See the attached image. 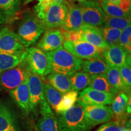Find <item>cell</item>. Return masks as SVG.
Masks as SVG:
<instances>
[{
  "instance_id": "9",
  "label": "cell",
  "mask_w": 131,
  "mask_h": 131,
  "mask_svg": "<svg viewBox=\"0 0 131 131\" xmlns=\"http://www.w3.org/2000/svg\"><path fill=\"white\" fill-rule=\"evenodd\" d=\"M79 101L83 106L85 116L91 127L110 122L114 117L111 106L86 104Z\"/></svg>"
},
{
  "instance_id": "44",
  "label": "cell",
  "mask_w": 131,
  "mask_h": 131,
  "mask_svg": "<svg viewBox=\"0 0 131 131\" xmlns=\"http://www.w3.org/2000/svg\"><path fill=\"white\" fill-rule=\"evenodd\" d=\"M72 1H77V2H79V3H81V2H83V1H85L86 0H72Z\"/></svg>"
},
{
  "instance_id": "12",
  "label": "cell",
  "mask_w": 131,
  "mask_h": 131,
  "mask_svg": "<svg viewBox=\"0 0 131 131\" xmlns=\"http://www.w3.org/2000/svg\"><path fill=\"white\" fill-rule=\"evenodd\" d=\"M28 88L30 101V111L35 112L45 99L43 91V82L38 75L31 73L28 77Z\"/></svg>"
},
{
  "instance_id": "1",
  "label": "cell",
  "mask_w": 131,
  "mask_h": 131,
  "mask_svg": "<svg viewBox=\"0 0 131 131\" xmlns=\"http://www.w3.org/2000/svg\"><path fill=\"white\" fill-rule=\"evenodd\" d=\"M49 70L50 73H57L70 76L81 69L83 60L77 58L66 50L63 46L53 51L46 52Z\"/></svg>"
},
{
  "instance_id": "29",
  "label": "cell",
  "mask_w": 131,
  "mask_h": 131,
  "mask_svg": "<svg viewBox=\"0 0 131 131\" xmlns=\"http://www.w3.org/2000/svg\"><path fill=\"white\" fill-rule=\"evenodd\" d=\"M21 0H0V11L7 18L15 16L20 9Z\"/></svg>"
},
{
  "instance_id": "37",
  "label": "cell",
  "mask_w": 131,
  "mask_h": 131,
  "mask_svg": "<svg viewBox=\"0 0 131 131\" xmlns=\"http://www.w3.org/2000/svg\"><path fill=\"white\" fill-rule=\"evenodd\" d=\"M118 6L123 10L124 12L130 14L131 7V0H121Z\"/></svg>"
},
{
  "instance_id": "24",
  "label": "cell",
  "mask_w": 131,
  "mask_h": 131,
  "mask_svg": "<svg viewBox=\"0 0 131 131\" xmlns=\"http://www.w3.org/2000/svg\"><path fill=\"white\" fill-rule=\"evenodd\" d=\"M105 75L108 83L116 94H117L119 92L124 91L123 83L121 78L119 68L109 66Z\"/></svg>"
},
{
  "instance_id": "26",
  "label": "cell",
  "mask_w": 131,
  "mask_h": 131,
  "mask_svg": "<svg viewBox=\"0 0 131 131\" xmlns=\"http://www.w3.org/2000/svg\"><path fill=\"white\" fill-rule=\"evenodd\" d=\"M44 96L49 105L55 111L61 101L63 94H61L48 83H43Z\"/></svg>"
},
{
  "instance_id": "33",
  "label": "cell",
  "mask_w": 131,
  "mask_h": 131,
  "mask_svg": "<svg viewBox=\"0 0 131 131\" xmlns=\"http://www.w3.org/2000/svg\"><path fill=\"white\" fill-rule=\"evenodd\" d=\"M118 45L125 49L129 54L131 52V25H129L122 30L119 36Z\"/></svg>"
},
{
  "instance_id": "20",
  "label": "cell",
  "mask_w": 131,
  "mask_h": 131,
  "mask_svg": "<svg viewBox=\"0 0 131 131\" xmlns=\"http://www.w3.org/2000/svg\"><path fill=\"white\" fill-rule=\"evenodd\" d=\"M27 53V49L25 52L21 54H10L0 52V73L18 65L25 59Z\"/></svg>"
},
{
  "instance_id": "34",
  "label": "cell",
  "mask_w": 131,
  "mask_h": 131,
  "mask_svg": "<svg viewBox=\"0 0 131 131\" xmlns=\"http://www.w3.org/2000/svg\"><path fill=\"white\" fill-rule=\"evenodd\" d=\"M121 78H122L123 83L124 86V91L130 92L131 86V68L130 65L125 64L119 68Z\"/></svg>"
},
{
  "instance_id": "15",
  "label": "cell",
  "mask_w": 131,
  "mask_h": 131,
  "mask_svg": "<svg viewBox=\"0 0 131 131\" xmlns=\"http://www.w3.org/2000/svg\"><path fill=\"white\" fill-rule=\"evenodd\" d=\"M128 55V52L119 45L110 46L102 53L103 58L109 66L118 68L126 63Z\"/></svg>"
},
{
  "instance_id": "13",
  "label": "cell",
  "mask_w": 131,
  "mask_h": 131,
  "mask_svg": "<svg viewBox=\"0 0 131 131\" xmlns=\"http://www.w3.org/2000/svg\"><path fill=\"white\" fill-rule=\"evenodd\" d=\"M64 41L61 30L56 29H47L37 43V47L45 52H49L62 46Z\"/></svg>"
},
{
  "instance_id": "6",
  "label": "cell",
  "mask_w": 131,
  "mask_h": 131,
  "mask_svg": "<svg viewBox=\"0 0 131 131\" xmlns=\"http://www.w3.org/2000/svg\"><path fill=\"white\" fill-rule=\"evenodd\" d=\"M79 6L81 8L83 24L95 27L103 26L105 14L99 2L86 0L80 3Z\"/></svg>"
},
{
  "instance_id": "22",
  "label": "cell",
  "mask_w": 131,
  "mask_h": 131,
  "mask_svg": "<svg viewBox=\"0 0 131 131\" xmlns=\"http://www.w3.org/2000/svg\"><path fill=\"white\" fill-rule=\"evenodd\" d=\"M71 90L78 92L89 86L91 75L83 71H78L69 76Z\"/></svg>"
},
{
  "instance_id": "23",
  "label": "cell",
  "mask_w": 131,
  "mask_h": 131,
  "mask_svg": "<svg viewBox=\"0 0 131 131\" xmlns=\"http://www.w3.org/2000/svg\"><path fill=\"white\" fill-rule=\"evenodd\" d=\"M89 87L96 91L116 95V93L108 83L105 73L91 75Z\"/></svg>"
},
{
  "instance_id": "35",
  "label": "cell",
  "mask_w": 131,
  "mask_h": 131,
  "mask_svg": "<svg viewBox=\"0 0 131 131\" xmlns=\"http://www.w3.org/2000/svg\"><path fill=\"white\" fill-rule=\"evenodd\" d=\"M64 40L70 41H81V32L80 29L78 30H63L61 31Z\"/></svg>"
},
{
  "instance_id": "8",
  "label": "cell",
  "mask_w": 131,
  "mask_h": 131,
  "mask_svg": "<svg viewBox=\"0 0 131 131\" xmlns=\"http://www.w3.org/2000/svg\"><path fill=\"white\" fill-rule=\"evenodd\" d=\"M25 60L28 64L31 72L43 78L50 73L46 53L38 47L27 48Z\"/></svg>"
},
{
  "instance_id": "32",
  "label": "cell",
  "mask_w": 131,
  "mask_h": 131,
  "mask_svg": "<svg viewBox=\"0 0 131 131\" xmlns=\"http://www.w3.org/2000/svg\"><path fill=\"white\" fill-rule=\"evenodd\" d=\"M98 27L101 31L104 41L109 46L118 45L119 36L122 30L117 29L106 27L103 26Z\"/></svg>"
},
{
  "instance_id": "45",
  "label": "cell",
  "mask_w": 131,
  "mask_h": 131,
  "mask_svg": "<svg viewBox=\"0 0 131 131\" xmlns=\"http://www.w3.org/2000/svg\"><path fill=\"white\" fill-rule=\"evenodd\" d=\"M91 1H103V0H91Z\"/></svg>"
},
{
  "instance_id": "30",
  "label": "cell",
  "mask_w": 131,
  "mask_h": 131,
  "mask_svg": "<svg viewBox=\"0 0 131 131\" xmlns=\"http://www.w3.org/2000/svg\"><path fill=\"white\" fill-rule=\"evenodd\" d=\"M100 5L103 12L108 16L114 17H130V14L124 12L118 5L107 0H103Z\"/></svg>"
},
{
  "instance_id": "43",
  "label": "cell",
  "mask_w": 131,
  "mask_h": 131,
  "mask_svg": "<svg viewBox=\"0 0 131 131\" xmlns=\"http://www.w3.org/2000/svg\"><path fill=\"white\" fill-rule=\"evenodd\" d=\"M122 131H130V129H129L128 128H126V127L123 126L122 127Z\"/></svg>"
},
{
  "instance_id": "31",
  "label": "cell",
  "mask_w": 131,
  "mask_h": 131,
  "mask_svg": "<svg viewBox=\"0 0 131 131\" xmlns=\"http://www.w3.org/2000/svg\"><path fill=\"white\" fill-rule=\"evenodd\" d=\"M130 24V17H114V16H108L105 14V18H104L103 26L122 30Z\"/></svg>"
},
{
  "instance_id": "19",
  "label": "cell",
  "mask_w": 131,
  "mask_h": 131,
  "mask_svg": "<svg viewBox=\"0 0 131 131\" xmlns=\"http://www.w3.org/2000/svg\"><path fill=\"white\" fill-rule=\"evenodd\" d=\"M109 66L106 63L103 57L92 58L82 62V71L90 75L105 73Z\"/></svg>"
},
{
  "instance_id": "5",
  "label": "cell",
  "mask_w": 131,
  "mask_h": 131,
  "mask_svg": "<svg viewBox=\"0 0 131 131\" xmlns=\"http://www.w3.org/2000/svg\"><path fill=\"white\" fill-rule=\"evenodd\" d=\"M31 72L25 59L14 68L0 73V90L12 91L28 78Z\"/></svg>"
},
{
  "instance_id": "38",
  "label": "cell",
  "mask_w": 131,
  "mask_h": 131,
  "mask_svg": "<svg viewBox=\"0 0 131 131\" xmlns=\"http://www.w3.org/2000/svg\"><path fill=\"white\" fill-rule=\"evenodd\" d=\"M52 2H57L59 3H66L67 1L66 0H42L41 2L38 3V4L37 5H38V6H45L50 4V3H52Z\"/></svg>"
},
{
  "instance_id": "4",
  "label": "cell",
  "mask_w": 131,
  "mask_h": 131,
  "mask_svg": "<svg viewBox=\"0 0 131 131\" xmlns=\"http://www.w3.org/2000/svg\"><path fill=\"white\" fill-rule=\"evenodd\" d=\"M47 27L35 15H26L18 27L17 35L26 49L35 43Z\"/></svg>"
},
{
  "instance_id": "25",
  "label": "cell",
  "mask_w": 131,
  "mask_h": 131,
  "mask_svg": "<svg viewBox=\"0 0 131 131\" xmlns=\"http://www.w3.org/2000/svg\"><path fill=\"white\" fill-rule=\"evenodd\" d=\"M37 124L38 131H60L58 118L53 112L42 115Z\"/></svg>"
},
{
  "instance_id": "16",
  "label": "cell",
  "mask_w": 131,
  "mask_h": 131,
  "mask_svg": "<svg viewBox=\"0 0 131 131\" xmlns=\"http://www.w3.org/2000/svg\"><path fill=\"white\" fill-rule=\"evenodd\" d=\"M10 95L21 111L25 114H28L30 111L28 78L24 80L15 89L10 91Z\"/></svg>"
},
{
  "instance_id": "14",
  "label": "cell",
  "mask_w": 131,
  "mask_h": 131,
  "mask_svg": "<svg viewBox=\"0 0 131 131\" xmlns=\"http://www.w3.org/2000/svg\"><path fill=\"white\" fill-rule=\"evenodd\" d=\"M80 29L81 32V41L89 42L103 52L109 48L110 46L104 41L98 27L83 24Z\"/></svg>"
},
{
  "instance_id": "7",
  "label": "cell",
  "mask_w": 131,
  "mask_h": 131,
  "mask_svg": "<svg viewBox=\"0 0 131 131\" xmlns=\"http://www.w3.org/2000/svg\"><path fill=\"white\" fill-rule=\"evenodd\" d=\"M63 47L73 56L81 60H90L103 57V51L84 41H70L64 40Z\"/></svg>"
},
{
  "instance_id": "21",
  "label": "cell",
  "mask_w": 131,
  "mask_h": 131,
  "mask_svg": "<svg viewBox=\"0 0 131 131\" xmlns=\"http://www.w3.org/2000/svg\"><path fill=\"white\" fill-rule=\"evenodd\" d=\"M17 129L16 120L9 108L0 103V131H7Z\"/></svg>"
},
{
  "instance_id": "3",
  "label": "cell",
  "mask_w": 131,
  "mask_h": 131,
  "mask_svg": "<svg viewBox=\"0 0 131 131\" xmlns=\"http://www.w3.org/2000/svg\"><path fill=\"white\" fill-rule=\"evenodd\" d=\"M68 3L52 2L47 6H34L35 15L45 24L47 29L61 27L68 13Z\"/></svg>"
},
{
  "instance_id": "42",
  "label": "cell",
  "mask_w": 131,
  "mask_h": 131,
  "mask_svg": "<svg viewBox=\"0 0 131 131\" xmlns=\"http://www.w3.org/2000/svg\"><path fill=\"white\" fill-rule=\"evenodd\" d=\"M107 1H109L111 3H114V4L118 5V4L119 2L121 1V0H107Z\"/></svg>"
},
{
  "instance_id": "39",
  "label": "cell",
  "mask_w": 131,
  "mask_h": 131,
  "mask_svg": "<svg viewBox=\"0 0 131 131\" xmlns=\"http://www.w3.org/2000/svg\"><path fill=\"white\" fill-rule=\"evenodd\" d=\"M130 104H131V102H130V96L129 98V101H128V103H127V107H126V111L128 114H130V112H131Z\"/></svg>"
},
{
  "instance_id": "46",
  "label": "cell",
  "mask_w": 131,
  "mask_h": 131,
  "mask_svg": "<svg viewBox=\"0 0 131 131\" xmlns=\"http://www.w3.org/2000/svg\"><path fill=\"white\" fill-rule=\"evenodd\" d=\"M7 131H18L17 129H14V130H7Z\"/></svg>"
},
{
  "instance_id": "10",
  "label": "cell",
  "mask_w": 131,
  "mask_h": 131,
  "mask_svg": "<svg viewBox=\"0 0 131 131\" xmlns=\"http://www.w3.org/2000/svg\"><path fill=\"white\" fill-rule=\"evenodd\" d=\"M26 50L17 34L7 27L1 29L0 31V52L10 54H21Z\"/></svg>"
},
{
  "instance_id": "41",
  "label": "cell",
  "mask_w": 131,
  "mask_h": 131,
  "mask_svg": "<svg viewBox=\"0 0 131 131\" xmlns=\"http://www.w3.org/2000/svg\"><path fill=\"white\" fill-rule=\"evenodd\" d=\"M35 1V0H24V2L23 3V4L24 5V6H25V5L28 4L29 3L32 2V1ZM36 1H37V0H36ZM37 1H38L39 3H40L42 1V0H37Z\"/></svg>"
},
{
  "instance_id": "36",
  "label": "cell",
  "mask_w": 131,
  "mask_h": 131,
  "mask_svg": "<svg viewBox=\"0 0 131 131\" xmlns=\"http://www.w3.org/2000/svg\"><path fill=\"white\" fill-rule=\"evenodd\" d=\"M122 127L118 122H107L101 125L96 131H122Z\"/></svg>"
},
{
  "instance_id": "18",
  "label": "cell",
  "mask_w": 131,
  "mask_h": 131,
  "mask_svg": "<svg viewBox=\"0 0 131 131\" xmlns=\"http://www.w3.org/2000/svg\"><path fill=\"white\" fill-rule=\"evenodd\" d=\"M46 77L49 84L63 95L72 91L69 76L61 73H50Z\"/></svg>"
},
{
  "instance_id": "11",
  "label": "cell",
  "mask_w": 131,
  "mask_h": 131,
  "mask_svg": "<svg viewBox=\"0 0 131 131\" xmlns=\"http://www.w3.org/2000/svg\"><path fill=\"white\" fill-rule=\"evenodd\" d=\"M115 95L96 91L88 87L80 93L78 100L82 103L97 105H110Z\"/></svg>"
},
{
  "instance_id": "17",
  "label": "cell",
  "mask_w": 131,
  "mask_h": 131,
  "mask_svg": "<svg viewBox=\"0 0 131 131\" xmlns=\"http://www.w3.org/2000/svg\"><path fill=\"white\" fill-rule=\"evenodd\" d=\"M68 13L61 28L63 30H78L83 25L79 5H68Z\"/></svg>"
},
{
  "instance_id": "27",
  "label": "cell",
  "mask_w": 131,
  "mask_h": 131,
  "mask_svg": "<svg viewBox=\"0 0 131 131\" xmlns=\"http://www.w3.org/2000/svg\"><path fill=\"white\" fill-rule=\"evenodd\" d=\"M78 96V92L74 91H70L63 94L55 111L58 114H61L69 110L77 103Z\"/></svg>"
},
{
  "instance_id": "28",
  "label": "cell",
  "mask_w": 131,
  "mask_h": 131,
  "mask_svg": "<svg viewBox=\"0 0 131 131\" xmlns=\"http://www.w3.org/2000/svg\"><path fill=\"white\" fill-rule=\"evenodd\" d=\"M130 97V96H129ZM129 96L123 91L120 92L112 103V109L113 114L115 115L118 117L122 116L124 114L126 110V107L127 103L129 101Z\"/></svg>"
},
{
  "instance_id": "2",
  "label": "cell",
  "mask_w": 131,
  "mask_h": 131,
  "mask_svg": "<svg viewBox=\"0 0 131 131\" xmlns=\"http://www.w3.org/2000/svg\"><path fill=\"white\" fill-rule=\"evenodd\" d=\"M57 118L60 131H89L92 128L78 100L69 110L59 114Z\"/></svg>"
},
{
  "instance_id": "40",
  "label": "cell",
  "mask_w": 131,
  "mask_h": 131,
  "mask_svg": "<svg viewBox=\"0 0 131 131\" xmlns=\"http://www.w3.org/2000/svg\"><path fill=\"white\" fill-rule=\"evenodd\" d=\"M7 18L4 15H2L1 12H0V24L4 23L6 21V19H7Z\"/></svg>"
}]
</instances>
